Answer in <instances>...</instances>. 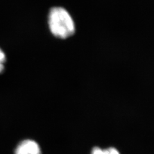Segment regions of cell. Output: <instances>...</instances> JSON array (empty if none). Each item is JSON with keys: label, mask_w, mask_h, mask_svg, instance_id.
<instances>
[{"label": "cell", "mask_w": 154, "mask_h": 154, "mask_svg": "<svg viewBox=\"0 0 154 154\" xmlns=\"http://www.w3.org/2000/svg\"><path fill=\"white\" fill-rule=\"evenodd\" d=\"M6 62V56L3 51L0 48V73H2L5 69V63Z\"/></svg>", "instance_id": "4"}, {"label": "cell", "mask_w": 154, "mask_h": 154, "mask_svg": "<svg viewBox=\"0 0 154 154\" xmlns=\"http://www.w3.org/2000/svg\"><path fill=\"white\" fill-rule=\"evenodd\" d=\"M48 26L51 33L59 38H67L74 34L75 25L70 14L64 8H52L48 14Z\"/></svg>", "instance_id": "1"}, {"label": "cell", "mask_w": 154, "mask_h": 154, "mask_svg": "<svg viewBox=\"0 0 154 154\" xmlns=\"http://www.w3.org/2000/svg\"><path fill=\"white\" fill-rule=\"evenodd\" d=\"M91 154H120V153L116 148L112 147L105 149L96 147L93 149Z\"/></svg>", "instance_id": "3"}, {"label": "cell", "mask_w": 154, "mask_h": 154, "mask_svg": "<svg viewBox=\"0 0 154 154\" xmlns=\"http://www.w3.org/2000/svg\"><path fill=\"white\" fill-rule=\"evenodd\" d=\"M14 154H42V152L41 147L36 141L25 139L17 144Z\"/></svg>", "instance_id": "2"}]
</instances>
